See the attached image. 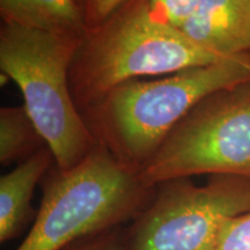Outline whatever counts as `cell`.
I'll return each instance as SVG.
<instances>
[{"instance_id":"obj_2","label":"cell","mask_w":250,"mask_h":250,"mask_svg":"<svg viewBox=\"0 0 250 250\" xmlns=\"http://www.w3.org/2000/svg\"><path fill=\"white\" fill-rule=\"evenodd\" d=\"M220 59L158 20L147 0H126L83 37L70 68V88L81 112L125 81L166 76Z\"/></svg>"},{"instance_id":"obj_1","label":"cell","mask_w":250,"mask_h":250,"mask_svg":"<svg viewBox=\"0 0 250 250\" xmlns=\"http://www.w3.org/2000/svg\"><path fill=\"white\" fill-rule=\"evenodd\" d=\"M250 80V52L125 81L81 111L96 143L140 173L171 130L210 94Z\"/></svg>"},{"instance_id":"obj_12","label":"cell","mask_w":250,"mask_h":250,"mask_svg":"<svg viewBox=\"0 0 250 250\" xmlns=\"http://www.w3.org/2000/svg\"><path fill=\"white\" fill-rule=\"evenodd\" d=\"M202 0H147L153 15L168 26L180 29L201 4Z\"/></svg>"},{"instance_id":"obj_3","label":"cell","mask_w":250,"mask_h":250,"mask_svg":"<svg viewBox=\"0 0 250 250\" xmlns=\"http://www.w3.org/2000/svg\"><path fill=\"white\" fill-rule=\"evenodd\" d=\"M154 190L96 144L71 169L55 165L45 175L34 223L15 250H62L83 237L123 227L147 206Z\"/></svg>"},{"instance_id":"obj_7","label":"cell","mask_w":250,"mask_h":250,"mask_svg":"<svg viewBox=\"0 0 250 250\" xmlns=\"http://www.w3.org/2000/svg\"><path fill=\"white\" fill-rule=\"evenodd\" d=\"M181 31L219 58L250 52V0H202Z\"/></svg>"},{"instance_id":"obj_11","label":"cell","mask_w":250,"mask_h":250,"mask_svg":"<svg viewBox=\"0 0 250 250\" xmlns=\"http://www.w3.org/2000/svg\"><path fill=\"white\" fill-rule=\"evenodd\" d=\"M210 250H250V211L227 220Z\"/></svg>"},{"instance_id":"obj_13","label":"cell","mask_w":250,"mask_h":250,"mask_svg":"<svg viewBox=\"0 0 250 250\" xmlns=\"http://www.w3.org/2000/svg\"><path fill=\"white\" fill-rule=\"evenodd\" d=\"M124 227L83 237L62 250H124Z\"/></svg>"},{"instance_id":"obj_6","label":"cell","mask_w":250,"mask_h":250,"mask_svg":"<svg viewBox=\"0 0 250 250\" xmlns=\"http://www.w3.org/2000/svg\"><path fill=\"white\" fill-rule=\"evenodd\" d=\"M250 211V179L212 175L166 181L138 217L124 227V250H210L223 225Z\"/></svg>"},{"instance_id":"obj_8","label":"cell","mask_w":250,"mask_h":250,"mask_svg":"<svg viewBox=\"0 0 250 250\" xmlns=\"http://www.w3.org/2000/svg\"><path fill=\"white\" fill-rule=\"evenodd\" d=\"M55 166L48 146L21 161L0 179V242L20 236L33 219L31 198L40 181Z\"/></svg>"},{"instance_id":"obj_10","label":"cell","mask_w":250,"mask_h":250,"mask_svg":"<svg viewBox=\"0 0 250 250\" xmlns=\"http://www.w3.org/2000/svg\"><path fill=\"white\" fill-rule=\"evenodd\" d=\"M41 144L45 145L23 105L0 109V164L23 161Z\"/></svg>"},{"instance_id":"obj_9","label":"cell","mask_w":250,"mask_h":250,"mask_svg":"<svg viewBox=\"0 0 250 250\" xmlns=\"http://www.w3.org/2000/svg\"><path fill=\"white\" fill-rule=\"evenodd\" d=\"M4 23L83 37L88 31L77 0H0Z\"/></svg>"},{"instance_id":"obj_14","label":"cell","mask_w":250,"mask_h":250,"mask_svg":"<svg viewBox=\"0 0 250 250\" xmlns=\"http://www.w3.org/2000/svg\"><path fill=\"white\" fill-rule=\"evenodd\" d=\"M87 28L99 27L126 0H77Z\"/></svg>"},{"instance_id":"obj_5","label":"cell","mask_w":250,"mask_h":250,"mask_svg":"<svg viewBox=\"0 0 250 250\" xmlns=\"http://www.w3.org/2000/svg\"><path fill=\"white\" fill-rule=\"evenodd\" d=\"M204 174L250 179V80L197 103L139 173L151 188Z\"/></svg>"},{"instance_id":"obj_4","label":"cell","mask_w":250,"mask_h":250,"mask_svg":"<svg viewBox=\"0 0 250 250\" xmlns=\"http://www.w3.org/2000/svg\"><path fill=\"white\" fill-rule=\"evenodd\" d=\"M81 40L11 23L0 29L1 73L17 83L23 107L62 170L77 166L98 144L70 88Z\"/></svg>"}]
</instances>
